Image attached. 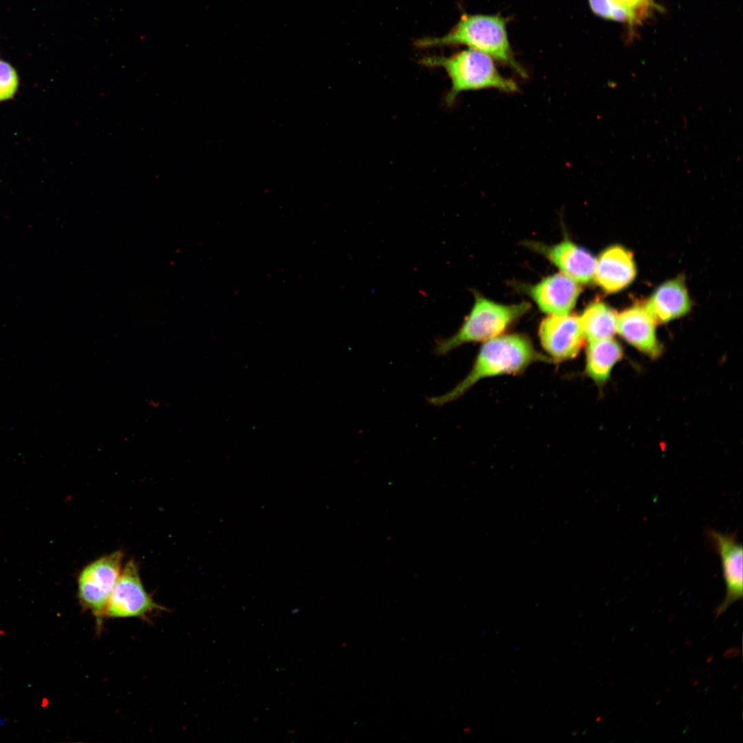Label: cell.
<instances>
[{"instance_id":"18","label":"cell","mask_w":743,"mask_h":743,"mask_svg":"<svg viewBox=\"0 0 743 743\" xmlns=\"http://www.w3.org/2000/svg\"><path fill=\"white\" fill-rule=\"evenodd\" d=\"M592 11L597 16L610 19L614 2L612 0H588Z\"/></svg>"},{"instance_id":"12","label":"cell","mask_w":743,"mask_h":743,"mask_svg":"<svg viewBox=\"0 0 743 743\" xmlns=\"http://www.w3.org/2000/svg\"><path fill=\"white\" fill-rule=\"evenodd\" d=\"M537 248L563 274L577 283H587L594 278L596 259L568 239L552 246L538 245Z\"/></svg>"},{"instance_id":"7","label":"cell","mask_w":743,"mask_h":743,"mask_svg":"<svg viewBox=\"0 0 743 743\" xmlns=\"http://www.w3.org/2000/svg\"><path fill=\"white\" fill-rule=\"evenodd\" d=\"M539 336L543 349L556 362L575 358L585 338L579 317L570 314L545 318L540 323Z\"/></svg>"},{"instance_id":"3","label":"cell","mask_w":743,"mask_h":743,"mask_svg":"<svg viewBox=\"0 0 743 743\" xmlns=\"http://www.w3.org/2000/svg\"><path fill=\"white\" fill-rule=\"evenodd\" d=\"M420 63L429 67H441L446 72L451 83L445 97L448 105H452L463 91L495 89L513 93L519 88L516 82L500 74L492 57L472 49L449 56H425Z\"/></svg>"},{"instance_id":"9","label":"cell","mask_w":743,"mask_h":743,"mask_svg":"<svg viewBox=\"0 0 743 743\" xmlns=\"http://www.w3.org/2000/svg\"><path fill=\"white\" fill-rule=\"evenodd\" d=\"M581 291L577 281L563 273H558L532 286L529 294L543 312L566 315L574 306Z\"/></svg>"},{"instance_id":"5","label":"cell","mask_w":743,"mask_h":743,"mask_svg":"<svg viewBox=\"0 0 743 743\" xmlns=\"http://www.w3.org/2000/svg\"><path fill=\"white\" fill-rule=\"evenodd\" d=\"M123 559L122 551H115L87 565L77 579V596L84 610L96 618L101 627L110 596L119 579Z\"/></svg>"},{"instance_id":"14","label":"cell","mask_w":743,"mask_h":743,"mask_svg":"<svg viewBox=\"0 0 743 743\" xmlns=\"http://www.w3.org/2000/svg\"><path fill=\"white\" fill-rule=\"evenodd\" d=\"M622 356L621 345L612 338L590 341L586 349V374L596 384L602 385Z\"/></svg>"},{"instance_id":"6","label":"cell","mask_w":743,"mask_h":743,"mask_svg":"<svg viewBox=\"0 0 743 743\" xmlns=\"http://www.w3.org/2000/svg\"><path fill=\"white\" fill-rule=\"evenodd\" d=\"M165 608L157 604L145 590L136 562L129 561L122 570L105 611L109 618H144Z\"/></svg>"},{"instance_id":"2","label":"cell","mask_w":743,"mask_h":743,"mask_svg":"<svg viewBox=\"0 0 743 743\" xmlns=\"http://www.w3.org/2000/svg\"><path fill=\"white\" fill-rule=\"evenodd\" d=\"M418 47L466 45L492 57L524 76L526 72L517 62L509 43L506 20L498 15L464 14L445 35L418 39Z\"/></svg>"},{"instance_id":"13","label":"cell","mask_w":743,"mask_h":743,"mask_svg":"<svg viewBox=\"0 0 743 743\" xmlns=\"http://www.w3.org/2000/svg\"><path fill=\"white\" fill-rule=\"evenodd\" d=\"M644 305L656 323H667L686 314L691 303L682 277L661 284Z\"/></svg>"},{"instance_id":"16","label":"cell","mask_w":743,"mask_h":743,"mask_svg":"<svg viewBox=\"0 0 743 743\" xmlns=\"http://www.w3.org/2000/svg\"><path fill=\"white\" fill-rule=\"evenodd\" d=\"M18 85L19 78L15 69L8 63L0 60V101L12 98Z\"/></svg>"},{"instance_id":"17","label":"cell","mask_w":743,"mask_h":743,"mask_svg":"<svg viewBox=\"0 0 743 743\" xmlns=\"http://www.w3.org/2000/svg\"><path fill=\"white\" fill-rule=\"evenodd\" d=\"M616 4L635 12L641 19L645 17L649 6V0H612Z\"/></svg>"},{"instance_id":"15","label":"cell","mask_w":743,"mask_h":743,"mask_svg":"<svg viewBox=\"0 0 743 743\" xmlns=\"http://www.w3.org/2000/svg\"><path fill=\"white\" fill-rule=\"evenodd\" d=\"M617 316L616 311L605 303H591L579 317L585 338L588 341L612 338L616 332Z\"/></svg>"},{"instance_id":"1","label":"cell","mask_w":743,"mask_h":743,"mask_svg":"<svg viewBox=\"0 0 743 743\" xmlns=\"http://www.w3.org/2000/svg\"><path fill=\"white\" fill-rule=\"evenodd\" d=\"M535 362L553 361L537 352L525 336L515 334L497 336L482 345L471 369L463 380L446 393L428 398L427 401L434 406H442L458 399L483 378L517 374Z\"/></svg>"},{"instance_id":"8","label":"cell","mask_w":743,"mask_h":743,"mask_svg":"<svg viewBox=\"0 0 743 743\" xmlns=\"http://www.w3.org/2000/svg\"><path fill=\"white\" fill-rule=\"evenodd\" d=\"M709 540L721 559L726 595L715 612L718 617L743 594V548L735 533L723 534L711 528L707 532Z\"/></svg>"},{"instance_id":"4","label":"cell","mask_w":743,"mask_h":743,"mask_svg":"<svg viewBox=\"0 0 743 743\" xmlns=\"http://www.w3.org/2000/svg\"><path fill=\"white\" fill-rule=\"evenodd\" d=\"M475 297L471 312L457 332L449 337L436 341L433 350L435 354L446 355L466 343L486 341L495 338L530 308V305L526 302L502 305L478 294Z\"/></svg>"},{"instance_id":"10","label":"cell","mask_w":743,"mask_h":743,"mask_svg":"<svg viewBox=\"0 0 743 743\" xmlns=\"http://www.w3.org/2000/svg\"><path fill=\"white\" fill-rule=\"evenodd\" d=\"M636 274L632 253L619 245L605 249L596 259L594 278L605 292H618L629 286Z\"/></svg>"},{"instance_id":"11","label":"cell","mask_w":743,"mask_h":743,"mask_svg":"<svg viewBox=\"0 0 743 743\" xmlns=\"http://www.w3.org/2000/svg\"><path fill=\"white\" fill-rule=\"evenodd\" d=\"M656 323L644 303L633 305L617 316L616 331L629 344L652 358L661 353L656 334Z\"/></svg>"}]
</instances>
